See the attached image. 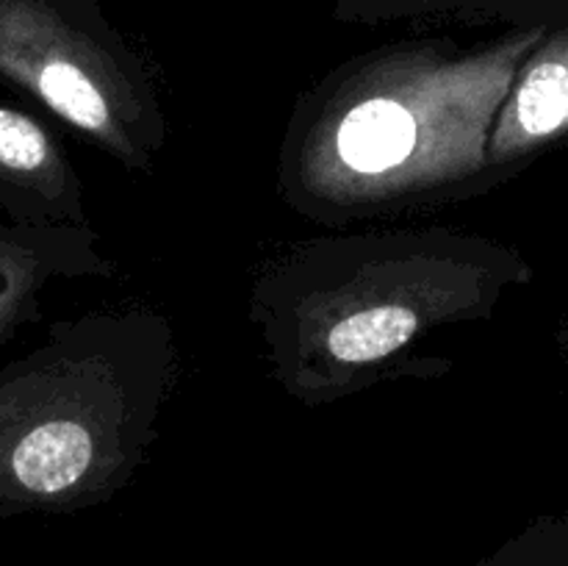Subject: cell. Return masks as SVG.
I'll list each match as a JSON object with an SVG mask.
<instances>
[{"instance_id":"cell-7","label":"cell","mask_w":568,"mask_h":566,"mask_svg":"<svg viewBox=\"0 0 568 566\" xmlns=\"http://www.w3.org/2000/svg\"><path fill=\"white\" fill-rule=\"evenodd\" d=\"M568 137V28L547 37L521 61L488 137V170L503 186Z\"/></svg>"},{"instance_id":"cell-1","label":"cell","mask_w":568,"mask_h":566,"mask_svg":"<svg viewBox=\"0 0 568 566\" xmlns=\"http://www.w3.org/2000/svg\"><path fill=\"white\" fill-rule=\"evenodd\" d=\"M549 28L475 44L410 37L333 67L283 125L275 189L300 220L344 231L430 214L499 186L488 137L505 94Z\"/></svg>"},{"instance_id":"cell-9","label":"cell","mask_w":568,"mask_h":566,"mask_svg":"<svg viewBox=\"0 0 568 566\" xmlns=\"http://www.w3.org/2000/svg\"><path fill=\"white\" fill-rule=\"evenodd\" d=\"M475 566H568V511L538 516Z\"/></svg>"},{"instance_id":"cell-4","label":"cell","mask_w":568,"mask_h":566,"mask_svg":"<svg viewBox=\"0 0 568 566\" xmlns=\"http://www.w3.org/2000/svg\"><path fill=\"white\" fill-rule=\"evenodd\" d=\"M0 81L122 170H159L170 142L159 75L100 0H0Z\"/></svg>"},{"instance_id":"cell-10","label":"cell","mask_w":568,"mask_h":566,"mask_svg":"<svg viewBox=\"0 0 568 566\" xmlns=\"http://www.w3.org/2000/svg\"><path fill=\"white\" fill-rule=\"evenodd\" d=\"M558 347H560V355H564V361L568 366V314L564 316V322H560V327H558Z\"/></svg>"},{"instance_id":"cell-2","label":"cell","mask_w":568,"mask_h":566,"mask_svg":"<svg viewBox=\"0 0 568 566\" xmlns=\"http://www.w3.org/2000/svg\"><path fill=\"white\" fill-rule=\"evenodd\" d=\"M508 242L449 225L336 231L286 244L258 266L247 322L266 375L305 408L399 377L447 375L419 350L497 314L532 281Z\"/></svg>"},{"instance_id":"cell-5","label":"cell","mask_w":568,"mask_h":566,"mask_svg":"<svg viewBox=\"0 0 568 566\" xmlns=\"http://www.w3.org/2000/svg\"><path fill=\"white\" fill-rule=\"evenodd\" d=\"M114 275L92 225H31L0 214V347L42 316L53 286Z\"/></svg>"},{"instance_id":"cell-6","label":"cell","mask_w":568,"mask_h":566,"mask_svg":"<svg viewBox=\"0 0 568 566\" xmlns=\"http://www.w3.org/2000/svg\"><path fill=\"white\" fill-rule=\"evenodd\" d=\"M0 214L31 225H92L70 153L9 100H0Z\"/></svg>"},{"instance_id":"cell-8","label":"cell","mask_w":568,"mask_h":566,"mask_svg":"<svg viewBox=\"0 0 568 566\" xmlns=\"http://www.w3.org/2000/svg\"><path fill=\"white\" fill-rule=\"evenodd\" d=\"M338 26L466 22L505 28H568V0H333Z\"/></svg>"},{"instance_id":"cell-3","label":"cell","mask_w":568,"mask_h":566,"mask_svg":"<svg viewBox=\"0 0 568 566\" xmlns=\"http://www.w3.org/2000/svg\"><path fill=\"white\" fill-rule=\"evenodd\" d=\"M181 377L178 331L144 303L53 322L0 364V516L75 514L150 464Z\"/></svg>"}]
</instances>
